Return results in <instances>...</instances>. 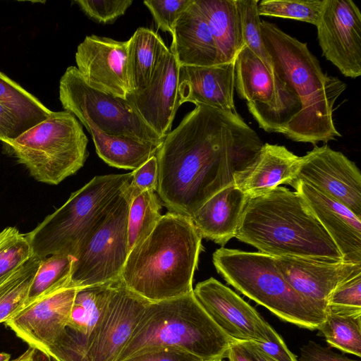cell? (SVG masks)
Listing matches in <instances>:
<instances>
[{"label":"cell","mask_w":361,"mask_h":361,"mask_svg":"<svg viewBox=\"0 0 361 361\" xmlns=\"http://www.w3.org/2000/svg\"><path fill=\"white\" fill-rule=\"evenodd\" d=\"M259 0H236L240 16L244 44L247 47L274 76L279 77L261 32V20L257 11Z\"/></svg>","instance_id":"e575fe53"},{"label":"cell","mask_w":361,"mask_h":361,"mask_svg":"<svg viewBox=\"0 0 361 361\" xmlns=\"http://www.w3.org/2000/svg\"><path fill=\"white\" fill-rule=\"evenodd\" d=\"M0 102L13 112L27 130L47 119L52 112L33 94L1 71Z\"/></svg>","instance_id":"4dcf8cb0"},{"label":"cell","mask_w":361,"mask_h":361,"mask_svg":"<svg viewBox=\"0 0 361 361\" xmlns=\"http://www.w3.org/2000/svg\"><path fill=\"white\" fill-rule=\"evenodd\" d=\"M130 183L133 197L145 191H157L158 186V163L156 155L133 170Z\"/></svg>","instance_id":"ab89813d"},{"label":"cell","mask_w":361,"mask_h":361,"mask_svg":"<svg viewBox=\"0 0 361 361\" xmlns=\"http://www.w3.org/2000/svg\"><path fill=\"white\" fill-rule=\"evenodd\" d=\"M0 361H11V355L6 353L0 352Z\"/></svg>","instance_id":"681fc988"},{"label":"cell","mask_w":361,"mask_h":361,"mask_svg":"<svg viewBox=\"0 0 361 361\" xmlns=\"http://www.w3.org/2000/svg\"><path fill=\"white\" fill-rule=\"evenodd\" d=\"M234 87L259 127L267 133H282L300 110L293 89L273 75L245 45L234 61Z\"/></svg>","instance_id":"8fae6325"},{"label":"cell","mask_w":361,"mask_h":361,"mask_svg":"<svg viewBox=\"0 0 361 361\" xmlns=\"http://www.w3.org/2000/svg\"><path fill=\"white\" fill-rule=\"evenodd\" d=\"M318 330L331 347L361 356V309L326 306Z\"/></svg>","instance_id":"f1b7e54d"},{"label":"cell","mask_w":361,"mask_h":361,"mask_svg":"<svg viewBox=\"0 0 361 361\" xmlns=\"http://www.w3.org/2000/svg\"><path fill=\"white\" fill-rule=\"evenodd\" d=\"M70 280L25 305L5 324L30 347L47 354L64 331L79 289Z\"/></svg>","instance_id":"7c38bea8"},{"label":"cell","mask_w":361,"mask_h":361,"mask_svg":"<svg viewBox=\"0 0 361 361\" xmlns=\"http://www.w3.org/2000/svg\"><path fill=\"white\" fill-rule=\"evenodd\" d=\"M326 306L361 309V273L340 283L329 296Z\"/></svg>","instance_id":"f35d334b"},{"label":"cell","mask_w":361,"mask_h":361,"mask_svg":"<svg viewBox=\"0 0 361 361\" xmlns=\"http://www.w3.org/2000/svg\"><path fill=\"white\" fill-rule=\"evenodd\" d=\"M324 0H262L259 1V16L293 19L317 26Z\"/></svg>","instance_id":"836d02e7"},{"label":"cell","mask_w":361,"mask_h":361,"mask_svg":"<svg viewBox=\"0 0 361 361\" xmlns=\"http://www.w3.org/2000/svg\"><path fill=\"white\" fill-rule=\"evenodd\" d=\"M233 342L204 311L192 290L149 302L116 361L165 347L185 351L202 361L223 360Z\"/></svg>","instance_id":"5b68a950"},{"label":"cell","mask_w":361,"mask_h":361,"mask_svg":"<svg viewBox=\"0 0 361 361\" xmlns=\"http://www.w3.org/2000/svg\"><path fill=\"white\" fill-rule=\"evenodd\" d=\"M247 353L252 361H272L254 341H237Z\"/></svg>","instance_id":"f6af8a7d"},{"label":"cell","mask_w":361,"mask_h":361,"mask_svg":"<svg viewBox=\"0 0 361 361\" xmlns=\"http://www.w3.org/2000/svg\"><path fill=\"white\" fill-rule=\"evenodd\" d=\"M264 143L237 111L203 104L187 114L163 140L157 154V193L170 212L192 218Z\"/></svg>","instance_id":"6da1fadb"},{"label":"cell","mask_w":361,"mask_h":361,"mask_svg":"<svg viewBox=\"0 0 361 361\" xmlns=\"http://www.w3.org/2000/svg\"><path fill=\"white\" fill-rule=\"evenodd\" d=\"M300 157L283 145L264 143L254 159L234 175V184L248 197L294 180Z\"/></svg>","instance_id":"603a6c76"},{"label":"cell","mask_w":361,"mask_h":361,"mask_svg":"<svg viewBox=\"0 0 361 361\" xmlns=\"http://www.w3.org/2000/svg\"><path fill=\"white\" fill-rule=\"evenodd\" d=\"M193 0H145L144 4L152 13L159 29L171 35L176 20Z\"/></svg>","instance_id":"8d00e7d4"},{"label":"cell","mask_w":361,"mask_h":361,"mask_svg":"<svg viewBox=\"0 0 361 361\" xmlns=\"http://www.w3.org/2000/svg\"><path fill=\"white\" fill-rule=\"evenodd\" d=\"M161 207L154 191H145L133 197L128 219L129 252L153 231L162 216Z\"/></svg>","instance_id":"1f68e13d"},{"label":"cell","mask_w":361,"mask_h":361,"mask_svg":"<svg viewBox=\"0 0 361 361\" xmlns=\"http://www.w3.org/2000/svg\"><path fill=\"white\" fill-rule=\"evenodd\" d=\"M86 129L98 156L108 165L118 169H136L155 156L161 145L108 135L92 126Z\"/></svg>","instance_id":"83f0119b"},{"label":"cell","mask_w":361,"mask_h":361,"mask_svg":"<svg viewBox=\"0 0 361 361\" xmlns=\"http://www.w3.org/2000/svg\"><path fill=\"white\" fill-rule=\"evenodd\" d=\"M41 261L42 258L31 256L0 284V323H5L25 305Z\"/></svg>","instance_id":"f546056e"},{"label":"cell","mask_w":361,"mask_h":361,"mask_svg":"<svg viewBox=\"0 0 361 361\" xmlns=\"http://www.w3.org/2000/svg\"><path fill=\"white\" fill-rule=\"evenodd\" d=\"M195 3L215 42L217 64L233 62L245 46L236 0H195Z\"/></svg>","instance_id":"484cf974"},{"label":"cell","mask_w":361,"mask_h":361,"mask_svg":"<svg viewBox=\"0 0 361 361\" xmlns=\"http://www.w3.org/2000/svg\"><path fill=\"white\" fill-rule=\"evenodd\" d=\"M290 185L300 194L339 250L343 260L361 263V218L341 202L301 180Z\"/></svg>","instance_id":"ffe728a7"},{"label":"cell","mask_w":361,"mask_h":361,"mask_svg":"<svg viewBox=\"0 0 361 361\" xmlns=\"http://www.w3.org/2000/svg\"><path fill=\"white\" fill-rule=\"evenodd\" d=\"M59 99L86 128L92 126L111 135L125 136L161 145L159 136L123 98L88 86L75 66H69L59 82Z\"/></svg>","instance_id":"9c48e42d"},{"label":"cell","mask_w":361,"mask_h":361,"mask_svg":"<svg viewBox=\"0 0 361 361\" xmlns=\"http://www.w3.org/2000/svg\"><path fill=\"white\" fill-rule=\"evenodd\" d=\"M124 361H202L198 357L174 348H158L142 352Z\"/></svg>","instance_id":"60d3db41"},{"label":"cell","mask_w":361,"mask_h":361,"mask_svg":"<svg viewBox=\"0 0 361 361\" xmlns=\"http://www.w3.org/2000/svg\"><path fill=\"white\" fill-rule=\"evenodd\" d=\"M297 180L341 202L361 218V173L356 164L342 152L328 145H315L300 157L293 182Z\"/></svg>","instance_id":"5bb4252c"},{"label":"cell","mask_w":361,"mask_h":361,"mask_svg":"<svg viewBox=\"0 0 361 361\" xmlns=\"http://www.w3.org/2000/svg\"><path fill=\"white\" fill-rule=\"evenodd\" d=\"M128 41L126 71L129 93L146 87L166 45L157 32L144 27H138Z\"/></svg>","instance_id":"4316f807"},{"label":"cell","mask_w":361,"mask_h":361,"mask_svg":"<svg viewBox=\"0 0 361 361\" xmlns=\"http://www.w3.org/2000/svg\"><path fill=\"white\" fill-rule=\"evenodd\" d=\"M27 128L20 120L3 102H0V141L17 138Z\"/></svg>","instance_id":"7bdbcfd3"},{"label":"cell","mask_w":361,"mask_h":361,"mask_svg":"<svg viewBox=\"0 0 361 361\" xmlns=\"http://www.w3.org/2000/svg\"><path fill=\"white\" fill-rule=\"evenodd\" d=\"M247 198L234 183L210 197L192 218L202 238L222 247L235 238Z\"/></svg>","instance_id":"d4e9b609"},{"label":"cell","mask_w":361,"mask_h":361,"mask_svg":"<svg viewBox=\"0 0 361 361\" xmlns=\"http://www.w3.org/2000/svg\"><path fill=\"white\" fill-rule=\"evenodd\" d=\"M234 61L210 66H178L179 103L191 102L237 111L234 104Z\"/></svg>","instance_id":"7402d4cb"},{"label":"cell","mask_w":361,"mask_h":361,"mask_svg":"<svg viewBox=\"0 0 361 361\" xmlns=\"http://www.w3.org/2000/svg\"><path fill=\"white\" fill-rule=\"evenodd\" d=\"M226 357L228 361H252L244 348L237 341L230 346Z\"/></svg>","instance_id":"bcb514c9"},{"label":"cell","mask_w":361,"mask_h":361,"mask_svg":"<svg viewBox=\"0 0 361 361\" xmlns=\"http://www.w3.org/2000/svg\"><path fill=\"white\" fill-rule=\"evenodd\" d=\"M193 293L210 318L234 341L269 340L271 326L254 307L214 278L198 283Z\"/></svg>","instance_id":"2e32d148"},{"label":"cell","mask_w":361,"mask_h":361,"mask_svg":"<svg viewBox=\"0 0 361 361\" xmlns=\"http://www.w3.org/2000/svg\"><path fill=\"white\" fill-rule=\"evenodd\" d=\"M326 60L345 77L361 75V13L352 0H324L316 26Z\"/></svg>","instance_id":"4fadbf2b"},{"label":"cell","mask_w":361,"mask_h":361,"mask_svg":"<svg viewBox=\"0 0 361 361\" xmlns=\"http://www.w3.org/2000/svg\"><path fill=\"white\" fill-rule=\"evenodd\" d=\"M33 361H56L48 354L35 349Z\"/></svg>","instance_id":"c3c4849f"},{"label":"cell","mask_w":361,"mask_h":361,"mask_svg":"<svg viewBox=\"0 0 361 361\" xmlns=\"http://www.w3.org/2000/svg\"><path fill=\"white\" fill-rule=\"evenodd\" d=\"M119 281L78 290L64 331L49 356L56 361H88V352Z\"/></svg>","instance_id":"9a60e30c"},{"label":"cell","mask_w":361,"mask_h":361,"mask_svg":"<svg viewBox=\"0 0 361 361\" xmlns=\"http://www.w3.org/2000/svg\"><path fill=\"white\" fill-rule=\"evenodd\" d=\"M132 198L129 183L106 218L73 256L70 283L75 288H83L121 279L129 254L128 219Z\"/></svg>","instance_id":"30bf717a"},{"label":"cell","mask_w":361,"mask_h":361,"mask_svg":"<svg viewBox=\"0 0 361 361\" xmlns=\"http://www.w3.org/2000/svg\"><path fill=\"white\" fill-rule=\"evenodd\" d=\"M171 51L178 66H210L217 64L218 53L209 25L193 2L176 20Z\"/></svg>","instance_id":"cb8c5ba5"},{"label":"cell","mask_w":361,"mask_h":361,"mask_svg":"<svg viewBox=\"0 0 361 361\" xmlns=\"http://www.w3.org/2000/svg\"><path fill=\"white\" fill-rule=\"evenodd\" d=\"M202 239L191 218L167 212L150 235L129 252L121 281L149 302L192 292Z\"/></svg>","instance_id":"277c9868"},{"label":"cell","mask_w":361,"mask_h":361,"mask_svg":"<svg viewBox=\"0 0 361 361\" xmlns=\"http://www.w3.org/2000/svg\"><path fill=\"white\" fill-rule=\"evenodd\" d=\"M268 336L269 340L266 342H254L272 361H298L272 326Z\"/></svg>","instance_id":"b9f144b4"},{"label":"cell","mask_w":361,"mask_h":361,"mask_svg":"<svg viewBox=\"0 0 361 361\" xmlns=\"http://www.w3.org/2000/svg\"><path fill=\"white\" fill-rule=\"evenodd\" d=\"M128 41L86 36L75 55L77 69L90 87L126 99L128 93L126 59Z\"/></svg>","instance_id":"e0dca14e"},{"label":"cell","mask_w":361,"mask_h":361,"mask_svg":"<svg viewBox=\"0 0 361 361\" xmlns=\"http://www.w3.org/2000/svg\"><path fill=\"white\" fill-rule=\"evenodd\" d=\"M209 361H222V360H221V359H216V360H209Z\"/></svg>","instance_id":"f907efd6"},{"label":"cell","mask_w":361,"mask_h":361,"mask_svg":"<svg viewBox=\"0 0 361 361\" xmlns=\"http://www.w3.org/2000/svg\"><path fill=\"white\" fill-rule=\"evenodd\" d=\"M298 361H360L334 353L329 348L310 341L300 348Z\"/></svg>","instance_id":"ee69618b"},{"label":"cell","mask_w":361,"mask_h":361,"mask_svg":"<svg viewBox=\"0 0 361 361\" xmlns=\"http://www.w3.org/2000/svg\"><path fill=\"white\" fill-rule=\"evenodd\" d=\"M217 272L237 290L282 320L318 329L326 307L298 293L278 268L274 257L221 247L212 257Z\"/></svg>","instance_id":"8992f818"},{"label":"cell","mask_w":361,"mask_h":361,"mask_svg":"<svg viewBox=\"0 0 361 361\" xmlns=\"http://www.w3.org/2000/svg\"><path fill=\"white\" fill-rule=\"evenodd\" d=\"M149 302L128 289L120 280L88 352V361H116Z\"/></svg>","instance_id":"d6986e66"},{"label":"cell","mask_w":361,"mask_h":361,"mask_svg":"<svg viewBox=\"0 0 361 361\" xmlns=\"http://www.w3.org/2000/svg\"><path fill=\"white\" fill-rule=\"evenodd\" d=\"M90 18L111 23L123 16L133 4L131 0H77L74 1Z\"/></svg>","instance_id":"74e56055"},{"label":"cell","mask_w":361,"mask_h":361,"mask_svg":"<svg viewBox=\"0 0 361 361\" xmlns=\"http://www.w3.org/2000/svg\"><path fill=\"white\" fill-rule=\"evenodd\" d=\"M276 264L300 295L326 307L332 291L342 282L361 273V263L276 257Z\"/></svg>","instance_id":"44dd1931"},{"label":"cell","mask_w":361,"mask_h":361,"mask_svg":"<svg viewBox=\"0 0 361 361\" xmlns=\"http://www.w3.org/2000/svg\"><path fill=\"white\" fill-rule=\"evenodd\" d=\"M73 260L74 257L68 255H53L42 259L25 305L70 280Z\"/></svg>","instance_id":"d6a6232c"},{"label":"cell","mask_w":361,"mask_h":361,"mask_svg":"<svg viewBox=\"0 0 361 361\" xmlns=\"http://www.w3.org/2000/svg\"><path fill=\"white\" fill-rule=\"evenodd\" d=\"M235 238L274 257L343 261L303 197L285 187L247 198Z\"/></svg>","instance_id":"3957f363"},{"label":"cell","mask_w":361,"mask_h":361,"mask_svg":"<svg viewBox=\"0 0 361 361\" xmlns=\"http://www.w3.org/2000/svg\"><path fill=\"white\" fill-rule=\"evenodd\" d=\"M38 181L57 185L83 166L88 139L76 117L52 111L17 138L4 142Z\"/></svg>","instance_id":"ba28073f"},{"label":"cell","mask_w":361,"mask_h":361,"mask_svg":"<svg viewBox=\"0 0 361 361\" xmlns=\"http://www.w3.org/2000/svg\"><path fill=\"white\" fill-rule=\"evenodd\" d=\"M260 27L276 75L293 89L300 102L299 113L281 134L314 145L341 137L334 124V107L346 84L323 71L307 43L268 21L261 20Z\"/></svg>","instance_id":"7a4b0ae2"},{"label":"cell","mask_w":361,"mask_h":361,"mask_svg":"<svg viewBox=\"0 0 361 361\" xmlns=\"http://www.w3.org/2000/svg\"><path fill=\"white\" fill-rule=\"evenodd\" d=\"M131 180V172L97 176L73 192L61 207L25 234L32 255L42 259L53 255L74 256Z\"/></svg>","instance_id":"52a82bcc"},{"label":"cell","mask_w":361,"mask_h":361,"mask_svg":"<svg viewBox=\"0 0 361 361\" xmlns=\"http://www.w3.org/2000/svg\"><path fill=\"white\" fill-rule=\"evenodd\" d=\"M178 72L176 59L166 47L146 87L129 92L126 97L142 121L164 139L171 131L176 113L180 106Z\"/></svg>","instance_id":"ac0fdd59"},{"label":"cell","mask_w":361,"mask_h":361,"mask_svg":"<svg viewBox=\"0 0 361 361\" xmlns=\"http://www.w3.org/2000/svg\"><path fill=\"white\" fill-rule=\"evenodd\" d=\"M32 255L25 234L13 227L3 230L0 233V284Z\"/></svg>","instance_id":"d590c367"},{"label":"cell","mask_w":361,"mask_h":361,"mask_svg":"<svg viewBox=\"0 0 361 361\" xmlns=\"http://www.w3.org/2000/svg\"><path fill=\"white\" fill-rule=\"evenodd\" d=\"M35 349L30 347L23 354L11 361H33Z\"/></svg>","instance_id":"7dc6e473"}]
</instances>
